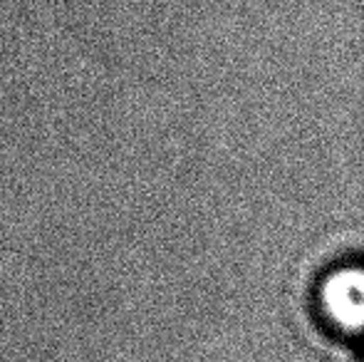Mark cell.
Instances as JSON below:
<instances>
[{
	"instance_id": "cell-1",
	"label": "cell",
	"mask_w": 364,
	"mask_h": 362,
	"mask_svg": "<svg viewBox=\"0 0 364 362\" xmlns=\"http://www.w3.org/2000/svg\"><path fill=\"white\" fill-rule=\"evenodd\" d=\"M325 305L340 325L364 330V271L335 273L325 285Z\"/></svg>"
}]
</instances>
